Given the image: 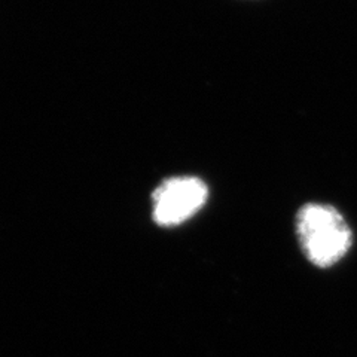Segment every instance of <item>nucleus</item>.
I'll list each match as a JSON object with an SVG mask.
<instances>
[{"label":"nucleus","instance_id":"1","mask_svg":"<svg viewBox=\"0 0 357 357\" xmlns=\"http://www.w3.org/2000/svg\"><path fill=\"white\" fill-rule=\"evenodd\" d=\"M296 232L307 259L329 268L342 259L353 243V234L340 211L326 204L310 203L299 208Z\"/></svg>","mask_w":357,"mask_h":357},{"label":"nucleus","instance_id":"2","mask_svg":"<svg viewBox=\"0 0 357 357\" xmlns=\"http://www.w3.org/2000/svg\"><path fill=\"white\" fill-rule=\"evenodd\" d=\"M207 185L198 177H172L155 189L153 219L161 227H173L192 218L206 204Z\"/></svg>","mask_w":357,"mask_h":357}]
</instances>
